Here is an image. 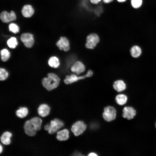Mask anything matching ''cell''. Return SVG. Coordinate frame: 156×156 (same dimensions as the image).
<instances>
[{"mask_svg":"<svg viewBox=\"0 0 156 156\" xmlns=\"http://www.w3.org/2000/svg\"><path fill=\"white\" fill-rule=\"evenodd\" d=\"M48 64L51 67L56 68L60 65V62L58 58L55 56L51 57L48 60Z\"/></svg>","mask_w":156,"mask_h":156,"instance_id":"cell-22","label":"cell"},{"mask_svg":"<svg viewBox=\"0 0 156 156\" xmlns=\"http://www.w3.org/2000/svg\"><path fill=\"white\" fill-rule=\"evenodd\" d=\"M126 0H116V1L119 3H122L125 2Z\"/></svg>","mask_w":156,"mask_h":156,"instance_id":"cell-32","label":"cell"},{"mask_svg":"<svg viewBox=\"0 0 156 156\" xmlns=\"http://www.w3.org/2000/svg\"><path fill=\"white\" fill-rule=\"evenodd\" d=\"M3 151V148L1 144H0V154H1Z\"/></svg>","mask_w":156,"mask_h":156,"instance_id":"cell-31","label":"cell"},{"mask_svg":"<svg viewBox=\"0 0 156 156\" xmlns=\"http://www.w3.org/2000/svg\"><path fill=\"white\" fill-rule=\"evenodd\" d=\"M8 72L4 68H1L0 70V80L3 81L6 79L8 77Z\"/></svg>","mask_w":156,"mask_h":156,"instance_id":"cell-26","label":"cell"},{"mask_svg":"<svg viewBox=\"0 0 156 156\" xmlns=\"http://www.w3.org/2000/svg\"><path fill=\"white\" fill-rule=\"evenodd\" d=\"M64 126L63 122L60 119L55 118L51 120L49 123L46 124L44 126V130L49 134L57 132Z\"/></svg>","mask_w":156,"mask_h":156,"instance_id":"cell-2","label":"cell"},{"mask_svg":"<svg viewBox=\"0 0 156 156\" xmlns=\"http://www.w3.org/2000/svg\"><path fill=\"white\" fill-rule=\"evenodd\" d=\"M9 29L10 31L15 34L18 32L19 30L18 26L14 23H11L9 25Z\"/></svg>","mask_w":156,"mask_h":156,"instance_id":"cell-25","label":"cell"},{"mask_svg":"<svg viewBox=\"0 0 156 156\" xmlns=\"http://www.w3.org/2000/svg\"><path fill=\"white\" fill-rule=\"evenodd\" d=\"M86 128V125L83 121H78L72 125L71 131L74 135L78 136L83 133Z\"/></svg>","mask_w":156,"mask_h":156,"instance_id":"cell-5","label":"cell"},{"mask_svg":"<svg viewBox=\"0 0 156 156\" xmlns=\"http://www.w3.org/2000/svg\"><path fill=\"white\" fill-rule=\"evenodd\" d=\"M1 58L3 62L7 61L9 59L10 54L9 51L5 49H2L1 51Z\"/></svg>","mask_w":156,"mask_h":156,"instance_id":"cell-23","label":"cell"},{"mask_svg":"<svg viewBox=\"0 0 156 156\" xmlns=\"http://www.w3.org/2000/svg\"><path fill=\"white\" fill-rule=\"evenodd\" d=\"M23 128L25 134L29 137L35 136L37 131L31 124L29 119L27 120L25 122Z\"/></svg>","mask_w":156,"mask_h":156,"instance_id":"cell-9","label":"cell"},{"mask_svg":"<svg viewBox=\"0 0 156 156\" xmlns=\"http://www.w3.org/2000/svg\"><path fill=\"white\" fill-rule=\"evenodd\" d=\"M100 40L99 35L96 33H91L86 37V47L89 49H93L99 43Z\"/></svg>","mask_w":156,"mask_h":156,"instance_id":"cell-3","label":"cell"},{"mask_svg":"<svg viewBox=\"0 0 156 156\" xmlns=\"http://www.w3.org/2000/svg\"><path fill=\"white\" fill-rule=\"evenodd\" d=\"M114 0H102V1L105 3H109L114 1Z\"/></svg>","mask_w":156,"mask_h":156,"instance_id":"cell-29","label":"cell"},{"mask_svg":"<svg viewBox=\"0 0 156 156\" xmlns=\"http://www.w3.org/2000/svg\"><path fill=\"white\" fill-rule=\"evenodd\" d=\"M126 85L123 80L119 79L115 81L113 84L114 89L118 92L125 90L126 88Z\"/></svg>","mask_w":156,"mask_h":156,"instance_id":"cell-16","label":"cell"},{"mask_svg":"<svg viewBox=\"0 0 156 156\" xmlns=\"http://www.w3.org/2000/svg\"><path fill=\"white\" fill-rule=\"evenodd\" d=\"M122 112L123 117L129 120L133 119L136 114V110L133 107L130 106L124 107Z\"/></svg>","mask_w":156,"mask_h":156,"instance_id":"cell-6","label":"cell"},{"mask_svg":"<svg viewBox=\"0 0 156 156\" xmlns=\"http://www.w3.org/2000/svg\"><path fill=\"white\" fill-rule=\"evenodd\" d=\"M30 121L36 130H40L42 127V121L41 118L38 117H32L29 119Z\"/></svg>","mask_w":156,"mask_h":156,"instance_id":"cell-18","label":"cell"},{"mask_svg":"<svg viewBox=\"0 0 156 156\" xmlns=\"http://www.w3.org/2000/svg\"><path fill=\"white\" fill-rule=\"evenodd\" d=\"M103 119L106 121L111 122L114 120L116 116V111L113 106H108L105 107L102 114Z\"/></svg>","mask_w":156,"mask_h":156,"instance_id":"cell-4","label":"cell"},{"mask_svg":"<svg viewBox=\"0 0 156 156\" xmlns=\"http://www.w3.org/2000/svg\"><path fill=\"white\" fill-rule=\"evenodd\" d=\"M56 44L59 49L65 51H67L70 49V44L68 39L65 36H61L57 42Z\"/></svg>","mask_w":156,"mask_h":156,"instance_id":"cell-8","label":"cell"},{"mask_svg":"<svg viewBox=\"0 0 156 156\" xmlns=\"http://www.w3.org/2000/svg\"><path fill=\"white\" fill-rule=\"evenodd\" d=\"M89 156H97V155L94 152H91L89 153L88 155Z\"/></svg>","mask_w":156,"mask_h":156,"instance_id":"cell-30","label":"cell"},{"mask_svg":"<svg viewBox=\"0 0 156 156\" xmlns=\"http://www.w3.org/2000/svg\"><path fill=\"white\" fill-rule=\"evenodd\" d=\"M142 0H131V3L132 6L135 8H139L142 5Z\"/></svg>","mask_w":156,"mask_h":156,"instance_id":"cell-27","label":"cell"},{"mask_svg":"<svg viewBox=\"0 0 156 156\" xmlns=\"http://www.w3.org/2000/svg\"><path fill=\"white\" fill-rule=\"evenodd\" d=\"M29 113L28 108L25 106L19 107L15 111V115L20 118H23L26 117Z\"/></svg>","mask_w":156,"mask_h":156,"instance_id":"cell-19","label":"cell"},{"mask_svg":"<svg viewBox=\"0 0 156 156\" xmlns=\"http://www.w3.org/2000/svg\"><path fill=\"white\" fill-rule=\"evenodd\" d=\"M90 1L92 3L96 4L101 2L102 0H90Z\"/></svg>","mask_w":156,"mask_h":156,"instance_id":"cell-28","label":"cell"},{"mask_svg":"<svg viewBox=\"0 0 156 156\" xmlns=\"http://www.w3.org/2000/svg\"><path fill=\"white\" fill-rule=\"evenodd\" d=\"M60 79L55 74L50 73L47 77L43 79L42 84L43 87L48 91H51L56 88L59 85Z\"/></svg>","mask_w":156,"mask_h":156,"instance_id":"cell-1","label":"cell"},{"mask_svg":"<svg viewBox=\"0 0 156 156\" xmlns=\"http://www.w3.org/2000/svg\"><path fill=\"white\" fill-rule=\"evenodd\" d=\"M131 54L132 56L135 58L139 57L141 55L142 51L141 48L138 45L133 46L130 50Z\"/></svg>","mask_w":156,"mask_h":156,"instance_id":"cell-21","label":"cell"},{"mask_svg":"<svg viewBox=\"0 0 156 156\" xmlns=\"http://www.w3.org/2000/svg\"><path fill=\"white\" fill-rule=\"evenodd\" d=\"M12 133L9 131H5L1 135L0 140L1 142L5 145H9L11 143V138L12 136Z\"/></svg>","mask_w":156,"mask_h":156,"instance_id":"cell-14","label":"cell"},{"mask_svg":"<svg viewBox=\"0 0 156 156\" xmlns=\"http://www.w3.org/2000/svg\"><path fill=\"white\" fill-rule=\"evenodd\" d=\"M85 69V66L84 64L79 61L75 62L70 68L71 71L77 75H79L83 73Z\"/></svg>","mask_w":156,"mask_h":156,"instance_id":"cell-12","label":"cell"},{"mask_svg":"<svg viewBox=\"0 0 156 156\" xmlns=\"http://www.w3.org/2000/svg\"><path fill=\"white\" fill-rule=\"evenodd\" d=\"M51 108L49 105L45 103H43L39 105L37 109L38 115L42 117H45L50 114Z\"/></svg>","mask_w":156,"mask_h":156,"instance_id":"cell-13","label":"cell"},{"mask_svg":"<svg viewBox=\"0 0 156 156\" xmlns=\"http://www.w3.org/2000/svg\"><path fill=\"white\" fill-rule=\"evenodd\" d=\"M155 128H156V121L155 123Z\"/></svg>","mask_w":156,"mask_h":156,"instance_id":"cell-33","label":"cell"},{"mask_svg":"<svg viewBox=\"0 0 156 156\" xmlns=\"http://www.w3.org/2000/svg\"><path fill=\"white\" fill-rule=\"evenodd\" d=\"M0 17L3 22L8 23L15 20L16 16L15 12L13 11H11L10 13L6 11H3L1 13Z\"/></svg>","mask_w":156,"mask_h":156,"instance_id":"cell-10","label":"cell"},{"mask_svg":"<svg viewBox=\"0 0 156 156\" xmlns=\"http://www.w3.org/2000/svg\"><path fill=\"white\" fill-rule=\"evenodd\" d=\"M21 40L25 46L27 48H31L34 43L33 36L29 33L22 34L21 36Z\"/></svg>","mask_w":156,"mask_h":156,"instance_id":"cell-7","label":"cell"},{"mask_svg":"<svg viewBox=\"0 0 156 156\" xmlns=\"http://www.w3.org/2000/svg\"><path fill=\"white\" fill-rule=\"evenodd\" d=\"M86 77H89L87 73L84 75L80 76H78L76 74H73L66 76L64 80V82L66 84H71Z\"/></svg>","mask_w":156,"mask_h":156,"instance_id":"cell-11","label":"cell"},{"mask_svg":"<svg viewBox=\"0 0 156 156\" xmlns=\"http://www.w3.org/2000/svg\"><path fill=\"white\" fill-rule=\"evenodd\" d=\"M69 133L68 130L66 129L58 131L57 132L56 138L57 140L60 141L66 140L69 138Z\"/></svg>","mask_w":156,"mask_h":156,"instance_id":"cell-15","label":"cell"},{"mask_svg":"<svg viewBox=\"0 0 156 156\" xmlns=\"http://www.w3.org/2000/svg\"><path fill=\"white\" fill-rule=\"evenodd\" d=\"M115 100L118 104L120 105H123L127 103L128 100V97L125 94H119L116 96Z\"/></svg>","mask_w":156,"mask_h":156,"instance_id":"cell-20","label":"cell"},{"mask_svg":"<svg viewBox=\"0 0 156 156\" xmlns=\"http://www.w3.org/2000/svg\"><path fill=\"white\" fill-rule=\"evenodd\" d=\"M7 44L9 47L14 49L18 45V42L16 38L12 37L8 40Z\"/></svg>","mask_w":156,"mask_h":156,"instance_id":"cell-24","label":"cell"},{"mask_svg":"<svg viewBox=\"0 0 156 156\" xmlns=\"http://www.w3.org/2000/svg\"><path fill=\"white\" fill-rule=\"evenodd\" d=\"M34 13V10L29 5H24L22 10L23 15L25 17L29 18Z\"/></svg>","mask_w":156,"mask_h":156,"instance_id":"cell-17","label":"cell"}]
</instances>
